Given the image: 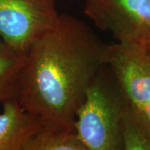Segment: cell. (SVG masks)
Returning a JSON list of instances; mask_svg holds the SVG:
<instances>
[{
    "mask_svg": "<svg viewBox=\"0 0 150 150\" xmlns=\"http://www.w3.org/2000/svg\"><path fill=\"white\" fill-rule=\"evenodd\" d=\"M107 46L80 18L59 14L27 51L15 99L44 126L74 129L86 90L106 64Z\"/></svg>",
    "mask_w": 150,
    "mask_h": 150,
    "instance_id": "obj_1",
    "label": "cell"
},
{
    "mask_svg": "<svg viewBox=\"0 0 150 150\" xmlns=\"http://www.w3.org/2000/svg\"><path fill=\"white\" fill-rule=\"evenodd\" d=\"M129 103L111 70L103 66L75 114L74 129L86 149H122L121 122Z\"/></svg>",
    "mask_w": 150,
    "mask_h": 150,
    "instance_id": "obj_2",
    "label": "cell"
},
{
    "mask_svg": "<svg viewBox=\"0 0 150 150\" xmlns=\"http://www.w3.org/2000/svg\"><path fill=\"white\" fill-rule=\"evenodd\" d=\"M83 13L118 43L150 53V0H84Z\"/></svg>",
    "mask_w": 150,
    "mask_h": 150,
    "instance_id": "obj_3",
    "label": "cell"
},
{
    "mask_svg": "<svg viewBox=\"0 0 150 150\" xmlns=\"http://www.w3.org/2000/svg\"><path fill=\"white\" fill-rule=\"evenodd\" d=\"M59 14L57 0H0V36L11 48L27 52Z\"/></svg>",
    "mask_w": 150,
    "mask_h": 150,
    "instance_id": "obj_4",
    "label": "cell"
},
{
    "mask_svg": "<svg viewBox=\"0 0 150 150\" xmlns=\"http://www.w3.org/2000/svg\"><path fill=\"white\" fill-rule=\"evenodd\" d=\"M106 65L132 107L144 112L150 99V53L118 42L108 44Z\"/></svg>",
    "mask_w": 150,
    "mask_h": 150,
    "instance_id": "obj_5",
    "label": "cell"
},
{
    "mask_svg": "<svg viewBox=\"0 0 150 150\" xmlns=\"http://www.w3.org/2000/svg\"><path fill=\"white\" fill-rule=\"evenodd\" d=\"M0 112V150H26L43 126L41 119L28 112L16 99L3 104Z\"/></svg>",
    "mask_w": 150,
    "mask_h": 150,
    "instance_id": "obj_6",
    "label": "cell"
},
{
    "mask_svg": "<svg viewBox=\"0 0 150 150\" xmlns=\"http://www.w3.org/2000/svg\"><path fill=\"white\" fill-rule=\"evenodd\" d=\"M27 52L11 48L0 36V104L15 99Z\"/></svg>",
    "mask_w": 150,
    "mask_h": 150,
    "instance_id": "obj_7",
    "label": "cell"
},
{
    "mask_svg": "<svg viewBox=\"0 0 150 150\" xmlns=\"http://www.w3.org/2000/svg\"><path fill=\"white\" fill-rule=\"evenodd\" d=\"M123 150H150V125L143 112L128 103L121 122Z\"/></svg>",
    "mask_w": 150,
    "mask_h": 150,
    "instance_id": "obj_8",
    "label": "cell"
},
{
    "mask_svg": "<svg viewBox=\"0 0 150 150\" xmlns=\"http://www.w3.org/2000/svg\"><path fill=\"white\" fill-rule=\"evenodd\" d=\"M26 150H87L75 129L43 125Z\"/></svg>",
    "mask_w": 150,
    "mask_h": 150,
    "instance_id": "obj_9",
    "label": "cell"
},
{
    "mask_svg": "<svg viewBox=\"0 0 150 150\" xmlns=\"http://www.w3.org/2000/svg\"><path fill=\"white\" fill-rule=\"evenodd\" d=\"M144 115L145 118H146V120L148 121V123H149L150 125V99L149 101L147 103V105L145 106L144 110Z\"/></svg>",
    "mask_w": 150,
    "mask_h": 150,
    "instance_id": "obj_10",
    "label": "cell"
}]
</instances>
